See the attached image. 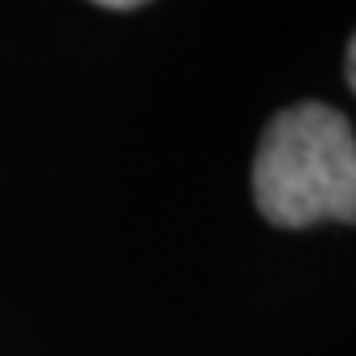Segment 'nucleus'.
Segmentation results:
<instances>
[{
	"label": "nucleus",
	"mask_w": 356,
	"mask_h": 356,
	"mask_svg": "<svg viewBox=\"0 0 356 356\" xmlns=\"http://www.w3.org/2000/svg\"><path fill=\"white\" fill-rule=\"evenodd\" d=\"M254 202L266 222L305 229L356 222V135L329 103H297L269 119L254 154Z\"/></svg>",
	"instance_id": "1"
},
{
	"label": "nucleus",
	"mask_w": 356,
	"mask_h": 356,
	"mask_svg": "<svg viewBox=\"0 0 356 356\" xmlns=\"http://www.w3.org/2000/svg\"><path fill=\"white\" fill-rule=\"evenodd\" d=\"M91 4H99V8H139L147 0H91Z\"/></svg>",
	"instance_id": "3"
},
{
	"label": "nucleus",
	"mask_w": 356,
	"mask_h": 356,
	"mask_svg": "<svg viewBox=\"0 0 356 356\" xmlns=\"http://www.w3.org/2000/svg\"><path fill=\"white\" fill-rule=\"evenodd\" d=\"M344 76H348V88L356 91V36L348 40V56H344Z\"/></svg>",
	"instance_id": "2"
}]
</instances>
